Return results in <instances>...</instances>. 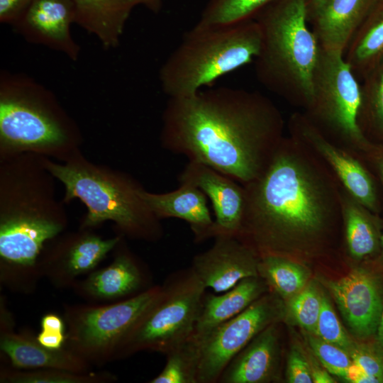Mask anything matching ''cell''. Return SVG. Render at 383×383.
<instances>
[{"label": "cell", "instance_id": "d590c367", "mask_svg": "<svg viewBox=\"0 0 383 383\" xmlns=\"http://www.w3.org/2000/svg\"><path fill=\"white\" fill-rule=\"evenodd\" d=\"M286 376L289 383H313L309 361L296 346H292L289 353Z\"/></svg>", "mask_w": 383, "mask_h": 383}, {"label": "cell", "instance_id": "f546056e", "mask_svg": "<svg viewBox=\"0 0 383 383\" xmlns=\"http://www.w3.org/2000/svg\"><path fill=\"white\" fill-rule=\"evenodd\" d=\"M110 372H76L58 369L21 370L1 367L0 382L6 383H107L116 380Z\"/></svg>", "mask_w": 383, "mask_h": 383}, {"label": "cell", "instance_id": "d4e9b609", "mask_svg": "<svg viewBox=\"0 0 383 383\" xmlns=\"http://www.w3.org/2000/svg\"><path fill=\"white\" fill-rule=\"evenodd\" d=\"M343 228L350 257L362 260L379 252L382 231L377 213L372 212L341 188Z\"/></svg>", "mask_w": 383, "mask_h": 383}, {"label": "cell", "instance_id": "60d3db41", "mask_svg": "<svg viewBox=\"0 0 383 383\" xmlns=\"http://www.w3.org/2000/svg\"><path fill=\"white\" fill-rule=\"evenodd\" d=\"M41 331L65 333L66 326L64 319L55 313H47L40 321Z\"/></svg>", "mask_w": 383, "mask_h": 383}, {"label": "cell", "instance_id": "ffe728a7", "mask_svg": "<svg viewBox=\"0 0 383 383\" xmlns=\"http://www.w3.org/2000/svg\"><path fill=\"white\" fill-rule=\"evenodd\" d=\"M0 349L13 367L21 370L58 369L91 372V364L65 347L50 349L30 331H0Z\"/></svg>", "mask_w": 383, "mask_h": 383}, {"label": "cell", "instance_id": "2e32d148", "mask_svg": "<svg viewBox=\"0 0 383 383\" xmlns=\"http://www.w3.org/2000/svg\"><path fill=\"white\" fill-rule=\"evenodd\" d=\"M207 250L194 256L191 268L205 288L224 292L242 279L258 276L259 256L237 238L220 235Z\"/></svg>", "mask_w": 383, "mask_h": 383}, {"label": "cell", "instance_id": "5b68a950", "mask_svg": "<svg viewBox=\"0 0 383 383\" xmlns=\"http://www.w3.org/2000/svg\"><path fill=\"white\" fill-rule=\"evenodd\" d=\"M82 133L55 95L33 77L0 72V158L32 152L63 162L81 150Z\"/></svg>", "mask_w": 383, "mask_h": 383}, {"label": "cell", "instance_id": "9c48e42d", "mask_svg": "<svg viewBox=\"0 0 383 383\" xmlns=\"http://www.w3.org/2000/svg\"><path fill=\"white\" fill-rule=\"evenodd\" d=\"M162 292V286H153L111 304L65 306L64 347L89 364L116 360L130 332Z\"/></svg>", "mask_w": 383, "mask_h": 383}, {"label": "cell", "instance_id": "30bf717a", "mask_svg": "<svg viewBox=\"0 0 383 383\" xmlns=\"http://www.w3.org/2000/svg\"><path fill=\"white\" fill-rule=\"evenodd\" d=\"M162 287V295L130 332L116 360L143 350L166 354L194 334L205 287L191 267Z\"/></svg>", "mask_w": 383, "mask_h": 383}, {"label": "cell", "instance_id": "74e56055", "mask_svg": "<svg viewBox=\"0 0 383 383\" xmlns=\"http://www.w3.org/2000/svg\"><path fill=\"white\" fill-rule=\"evenodd\" d=\"M361 159L374 171L383 190V144L372 143Z\"/></svg>", "mask_w": 383, "mask_h": 383}, {"label": "cell", "instance_id": "8fae6325", "mask_svg": "<svg viewBox=\"0 0 383 383\" xmlns=\"http://www.w3.org/2000/svg\"><path fill=\"white\" fill-rule=\"evenodd\" d=\"M267 292L233 318L196 336L200 345L198 383H216L231 360L258 333L283 318L284 306Z\"/></svg>", "mask_w": 383, "mask_h": 383}, {"label": "cell", "instance_id": "ba28073f", "mask_svg": "<svg viewBox=\"0 0 383 383\" xmlns=\"http://www.w3.org/2000/svg\"><path fill=\"white\" fill-rule=\"evenodd\" d=\"M361 83L343 54L321 49L304 113L331 140L361 159L372 143L358 124Z\"/></svg>", "mask_w": 383, "mask_h": 383}, {"label": "cell", "instance_id": "b9f144b4", "mask_svg": "<svg viewBox=\"0 0 383 383\" xmlns=\"http://www.w3.org/2000/svg\"><path fill=\"white\" fill-rule=\"evenodd\" d=\"M309 359L313 382L314 383H333L335 379L326 369H323L321 366L316 364L315 360Z\"/></svg>", "mask_w": 383, "mask_h": 383}, {"label": "cell", "instance_id": "ac0fdd59", "mask_svg": "<svg viewBox=\"0 0 383 383\" xmlns=\"http://www.w3.org/2000/svg\"><path fill=\"white\" fill-rule=\"evenodd\" d=\"M123 238L115 248L116 255L109 265L91 272L86 279L73 284L77 294L92 301H112L149 288H146L139 262L123 245Z\"/></svg>", "mask_w": 383, "mask_h": 383}, {"label": "cell", "instance_id": "603a6c76", "mask_svg": "<svg viewBox=\"0 0 383 383\" xmlns=\"http://www.w3.org/2000/svg\"><path fill=\"white\" fill-rule=\"evenodd\" d=\"M75 23L94 35L105 49L120 43L126 23L141 0H72Z\"/></svg>", "mask_w": 383, "mask_h": 383}, {"label": "cell", "instance_id": "8d00e7d4", "mask_svg": "<svg viewBox=\"0 0 383 383\" xmlns=\"http://www.w3.org/2000/svg\"><path fill=\"white\" fill-rule=\"evenodd\" d=\"M33 0H0V22L16 24L24 15Z\"/></svg>", "mask_w": 383, "mask_h": 383}, {"label": "cell", "instance_id": "3957f363", "mask_svg": "<svg viewBox=\"0 0 383 383\" xmlns=\"http://www.w3.org/2000/svg\"><path fill=\"white\" fill-rule=\"evenodd\" d=\"M43 156L23 152L0 158V279L10 289L30 292L42 274L46 243L68 223L64 202Z\"/></svg>", "mask_w": 383, "mask_h": 383}, {"label": "cell", "instance_id": "ab89813d", "mask_svg": "<svg viewBox=\"0 0 383 383\" xmlns=\"http://www.w3.org/2000/svg\"><path fill=\"white\" fill-rule=\"evenodd\" d=\"M343 379L351 383H379L374 377L354 362L348 368Z\"/></svg>", "mask_w": 383, "mask_h": 383}, {"label": "cell", "instance_id": "1f68e13d", "mask_svg": "<svg viewBox=\"0 0 383 383\" xmlns=\"http://www.w3.org/2000/svg\"><path fill=\"white\" fill-rule=\"evenodd\" d=\"M323 292L309 282L299 293L285 301L283 318L314 334L321 309Z\"/></svg>", "mask_w": 383, "mask_h": 383}, {"label": "cell", "instance_id": "83f0119b", "mask_svg": "<svg viewBox=\"0 0 383 383\" xmlns=\"http://www.w3.org/2000/svg\"><path fill=\"white\" fill-rule=\"evenodd\" d=\"M361 82L360 128L370 141L383 144V62Z\"/></svg>", "mask_w": 383, "mask_h": 383}, {"label": "cell", "instance_id": "836d02e7", "mask_svg": "<svg viewBox=\"0 0 383 383\" xmlns=\"http://www.w3.org/2000/svg\"><path fill=\"white\" fill-rule=\"evenodd\" d=\"M314 335L341 348L348 354L355 343L345 331L325 294H323L321 312Z\"/></svg>", "mask_w": 383, "mask_h": 383}, {"label": "cell", "instance_id": "9a60e30c", "mask_svg": "<svg viewBox=\"0 0 383 383\" xmlns=\"http://www.w3.org/2000/svg\"><path fill=\"white\" fill-rule=\"evenodd\" d=\"M180 184L187 183L200 189L211 201L215 219L208 239L220 235L237 238L245 211L243 185L229 177L200 162L189 161L179 175Z\"/></svg>", "mask_w": 383, "mask_h": 383}, {"label": "cell", "instance_id": "4dcf8cb0", "mask_svg": "<svg viewBox=\"0 0 383 383\" xmlns=\"http://www.w3.org/2000/svg\"><path fill=\"white\" fill-rule=\"evenodd\" d=\"M274 0H208L198 22L201 27H220L251 19Z\"/></svg>", "mask_w": 383, "mask_h": 383}, {"label": "cell", "instance_id": "8992f818", "mask_svg": "<svg viewBox=\"0 0 383 383\" xmlns=\"http://www.w3.org/2000/svg\"><path fill=\"white\" fill-rule=\"evenodd\" d=\"M255 19L262 30L260 51L254 60L257 79L269 91L306 109L321 48L308 22L305 0H274Z\"/></svg>", "mask_w": 383, "mask_h": 383}, {"label": "cell", "instance_id": "6da1fadb", "mask_svg": "<svg viewBox=\"0 0 383 383\" xmlns=\"http://www.w3.org/2000/svg\"><path fill=\"white\" fill-rule=\"evenodd\" d=\"M243 187L237 238L259 257L318 252L343 226L340 183L311 148L292 135L283 138L262 175Z\"/></svg>", "mask_w": 383, "mask_h": 383}, {"label": "cell", "instance_id": "4fadbf2b", "mask_svg": "<svg viewBox=\"0 0 383 383\" xmlns=\"http://www.w3.org/2000/svg\"><path fill=\"white\" fill-rule=\"evenodd\" d=\"M123 237L103 238L90 229L62 233L48 241L39 259L42 276L55 287H72L77 277L91 272Z\"/></svg>", "mask_w": 383, "mask_h": 383}, {"label": "cell", "instance_id": "e0dca14e", "mask_svg": "<svg viewBox=\"0 0 383 383\" xmlns=\"http://www.w3.org/2000/svg\"><path fill=\"white\" fill-rule=\"evenodd\" d=\"M73 23L75 13L72 0H33L13 27L27 42L60 52L77 61L80 47L71 34Z\"/></svg>", "mask_w": 383, "mask_h": 383}, {"label": "cell", "instance_id": "bcb514c9", "mask_svg": "<svg viewBox=\"0 0 383 383\" xmlns=\"http://www.w3.org/2000/svg\"><path fill=\"white\" fill-rule=\"evenodd\" d=\"M379 253H380L381 259H382V261H383V230H382V235H381L380 250H379Z\"/></svg>", "mask_w": 383, "mask_h": 383}, {"label": "cell", "instance_id": "7dc6e473", "mask_svg": "<svg viewBox=\"0 0 383 383\" xmlns=\"http://www.w3.org/2000/svg\"><path fill=\"white\" fill-rule=\"evenodd\" d=\"M383 1V0H377V1Z\"/></svg>", "mask_w": 383, "mask_h": 383}, {"label": "cell", "instance_id": "f6af8a7d", "mask_svg": "<svg viewBox=\"0 0 383 383\" xmlns=\"http://www.w3.org/2000/svg\"><path fill=\"white\" fill-rule=\"evenodd\" d=\"M377 340L383 348V309L377 330Z\"/></svg>", "mask_w": 383, "mask_h": 383}, {"label": "cell", "instance_id": "4316f807", "mask_svg": "<svg viewBox=\"0 0 383 383\" xmlns=\"http://www.w3.org/2000/svg\"><path fill=\"white\" fill-rule=\"evenodd\" d=\"M258 276L277 296L287 301L308 284L309 270L292 258L266 255L259 257Z\"/></svg>", "mask_w": 383, "mask_h": 383}, {"label": "cell", "instance_id": "ee69618b", "mask_svg": "<svg viewBox=\"0 0 383 383\" xmlns=\"http://www.w3.org/2000/svg\"><path fill=\"white\" fill-rule=\"evenodd\" d=\"M325 0H305V5L307 11V18L315 12V11L323 4Z\"/></svg>", "mask_w": 383, "mask_h": 383}, {"label": "cell", "instance_id": "f1b7e54d", "mask_svg": "<svg viewBox=\"0 0 383 383\" xmlns=\"http://www.w3.org/2000/svg\"><path fill=\"white\" fill-rule=\"evenodd\" d=\"M162 372L150 383H198L200 345L193 334L167 353Z\"/></svg>", "mask_w": 383, "mask_h": 383}, {"label": "cell", "instance_id": "5bb4252c", "mask_svg": "<svg viewBox=\"0 0 383 383\" xmlns=\"http://www.w3.org/2000/svg\"><path fill=\"white\" fill-rule=\"evenodd\" d=\"M326 284L353 333L362 340L376 334L383 309L379 277L365 267H356Z\"/></svg>", "mask_w": 383, "mask_h": 383}, {"label": "cell", "instance_id": "7c38bea8", "mask_svg": "<svg viewBox=\"0 0 383 383\" xmlns=\"http://www.w3.org/2000/svg\"><path fill=\"white\" fill-rule=\"evenodd\" d=\"M289 134L311 148L333 172L344 189L360 204L378 214L381 201L374 176L362 160L328 138L304 112L291 114Z\"/></svg>", "mask_w": 383, "mask_h": 383}, {"label": "cell", "instance_id": "d6986e66", "mask_svg": "<svg viewBox=\"0 0 383 383\" xmlns=\"http://www.w3.org/2000/svg\"><path fill=\"white\" fill-rule=\"evenodd\" d=\"M377 0H325L308 22L321 49L344 54Z\"/></svg>", "mask_w": 383, "mask_h": 383}, {"label": "cell", "instance_id": "7a4b0ae2", "mask_svg": "<svg viewBox=\"0 0 383 383\" xmlns=\"http://www.w3.org/2000/svg\"><path fill=\"white\" fill-rule=\"evenodd\" d=\"M284 129L282 114L269 97L257 91L218 87L169 98L160 142L165 149L245 185L266 170Z\"/></svg>", "mask_w": 383, "mask_h": 383}, {"label": "cell", "instance_id": "d6a6232c", "mask_svg": "<svg viewBox=\"0 0 383 383\" xmlns=\"http://www.w3.org/2000/svg\"><path fill=\"white\" fill-rule=\"evenodd\" d=\"M306 338L313 354L330 372L344 378L348 368L353 362L350 355L341 348L306 332Z\"/></svg>", "mask_w": 383, "mask_h": 383}, {"label": "cell", "instance_id": "7402d4cb", "mask_svg": "<svg viewBox=\"0 0 383 383\" xmlns=\"http://www.w3.org/2000/svg\"><path fill=\"white\" fill-rule=\"evenodd\" d=\"M141 195L159 219H182L189 224L196 242L208 239L213 220L207 206V196L200 189L182 183L170 192L155 194L143 189Z\"/></svg>", "mask_w": 383, "mask_h": 383}, {"label": "cell", "instance_id": "44dd1931", "mask_svg": "<svg viewBox=\"0 0 383 383\" xmlns=\"http://www.w3.org/2000/svg\"><path fill=\"white\" fill-rule=\"evenodd\" d=\"M277 323L258 333L231 360L218 382L265 383L277 378L279 345Z\"/></svg>", "mask_w": 383, "mask_h": 383}, {"label": "cell", "instance_id": "52a82bcc", "mask_svg": "<svg viewBox=\"0 0 383 383\" xmlns=\"http://www.w3.org/2000/svg\"><path fill=\"white\" fill-rule=\"evenodd\" d=\"M261 45L255 19L220 27L195 25L162 65L161 89L169 98L192 96L254 61Z\"/></svg>", "mask_w": 383, "mask_h": 383}, {"label": "cell", "instance_id": "e575fe53", "mask_svg": "<svg viewBox=\"0 0 383 383\" xmlns=\"http://www.w3.org/2000/svg\"><path fill=\"white\" fill-rule=\"evenodd\" d=\"M349 355L353 362L365 372L383 382V348L375 342H355Z\"/></svg>", "mask_w": 383, "mask_h": 383}, {"label": "cell", "instance_id": "7bdbcfd3", "mask_svg": "<svg viewBox=\"0 0 383 383\" xmlns=\"http://www.w3.org/2000/svg\"><path fill=\"white\" fill-rule=\"evenodd\" d=\"M141 4L155 13H157L162 8V0H141Z\"/></svg>", "mask_w": 383, "mask_h": 383}, {"label": "cell", "instance_id": "cb8c5ba5", "mask_svg": "<svg viewBox=\"0 0 383 383\" xmlns=\"http://www.w3.org/2000/svg\"><path fill=\"white\" fill-rule=\"evenodd\" d=\"M259 276L247 277L230 289L216 295H204L194 334L201 336L245 310L267 292Z\"/></svg>", "mask_w": 383, "mask_h": 383}, {"label": "cell", "instance_id": "f35d334b", "mask_svg": "<svg viewBox=\"0 0 383 383\" xmlns=\"http://www.w3.org/2000/svg\"><path fill=\"white\" fill-rule=\"evenodd\" d=\"M36 338L41 345L48 348L60 349L64 347L66 334L65 333L40 331Z\"/></svg>", "mask_w": 383, "mask_h": 383}, {"label": "cell", "instance_id": "277c9868", "mask_svg": "<svg viewBox=\"0 0 383 383\" xmlns=\"http://www.w3.org/2000/svg\"><path fill=\"white\" fill-rule=\"evenodd\" d=\"M43 160L64 185L63 202L78 199L85 205L80 228L92 230L112 221L123 238L155 242L162 237L160 219L142 197L143 187L128 174L94 163L81 150L61 163L46 157Z\"/></svg>", "mask_w": 383, "mask_h": 383}, {"label": "cell", "instance_id": "484cf974", "mask_svg": "<svg viewBox=\"0 0 383 383\" xmlns=\"http://www.w3.org/2000/svg\"><path fill=\"white\" fill-rule=\"evenodd\" d=\"M343 57L361 82L383 62V1H378L360 26Z\"/></svg>", "mask_w": 383, "mask_h": 383}]
</instances>
